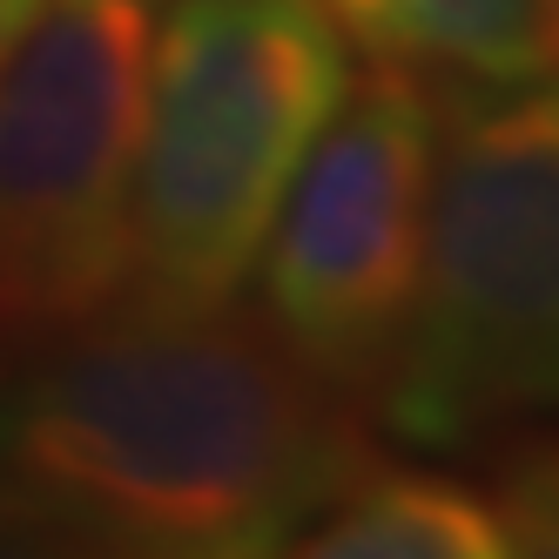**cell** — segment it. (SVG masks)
Listing matches in <instances>:
<instances>
[{
	"instance_id": "obj_7",
	"label": "cell",
	"mask_w": 559,
	"mask_h": 559,
	"mask_svg": "<svg viewBox=\"0 0 559 559\" xmlns=\"http://www.w3.org/2000/svg\"><path fill=\"white\" fill-rule=\"evenodd\" d=\"M378 61L459 82H533L559 68V0H324Z\"/></svg>"
},
{
	"instance_id": "obj_10",
	"label": "cell",
	"mask_w": 559,
	"mask_h": 559,
	"mask_svg": "<svg viewBox=\"0 0 559 559\" xmlns=\"http://www.w3.org/2000/svg\"><path fill=\"white\" fill-rule=\"evenodd\" d=\"M0 546H14V533H8V512H0Z\"/></svg>"
},
{
	"instance_id": "obj_1",
	"label": "cell",
	"mask_w": 559,
	"mask_h": 559,
	"mask_svg": "<svg viewBox=\"0 0 559 559\" xmlns=\"http://www.w3.org/2000/svg\"><path fill=\"white\" fill-rule=\"evenodd\" d=\"M371 459L357 397L229 304L115 297L0 344V512L14 546L290 552Z\"/></svg>"
},
{
	"instance_id": "obj_6",
	"label": "cell",
	"mask_w": 559,
	"mask_h": 559,
	"mask_svg": "<svg viewBox=\"0 0 559 559\" xmlns=\"http://www.w3.org/2000/svg\"><path fill=\"white\" fill-rule=\"evenodd\" d=\"M290 552L304 559H506V533L486 486L371 459L297 533Z\"/></svg>"
},
{
	"instance_id": "obj_2",
	"label": "cell",
	"mask_w": 559,
	"mask_h": 559,
	"mask_svg": "<svg viewBox=\"0 0 559 559\" xmlns=\"http://www.w3.org/2000/svg\"><path fill=\"white\" fill-rule=\"evenodd\" d=\"M344 88L350 34L324 0H163L129 163L122 297L236 304Z\"/></svg>"
},
{
	"instance_id": "obj_9",
	"label": "cell",
	"mask_w": 559,
	"mask_h": 559,
	"mask_svg": "<svg viewBox=\"0 0 559 559\" xmlns=\"http://www.w3.org/2000/svg\"><path fill=\"white\" fill-rule=\"evenodd\" d=\"M27 8H34V0H0V55H8V41H14V27L27 21Z\"/></svg>"
},
{
	"instance_id": "obj_3",
	"label": "cell",
	"mask_w": 559,
	"mask_h": 559,
	"mask_svg": "<svg viewBox=\"0 0 559 559\" xmlns=\"http://www.w3.org/2000/svg\"><path fill=\"white\" fill-rule=\"evenodd\" d=\"M371 397L425 452L559 412V68L438 108L418 290Z\"/></svg>"
},
{
	"instance_id": "obj_8",
	"label": "cell",
	"mask_w": 559,
	"mask_h": 559,
	"mask_svg": "<svg viewBox=\"0 0 559 559\" xmlns=\"http://www.w3.org/2000/svg\"><path fill=\"white\" fill-rule=\"evenodd\" d=\"M486 499L499 512L506 552H539L559 559V425H526L499 431Z\"/></svg>"
},
{
	"instance_id": "obj_4",
	"label": "cell",
	"mask_w": 559,
	"mask_h": 559,
	"mask_svg": "<svg viewBox=\"0 0 559 559\" xmlns=\"http://www.w3.org/2000/svg\"><path fill=\"white\" fill-rule=\"evenodd\" d=\"M163 0H34L0 55V344L129 284V163Z\"/></svg>"
},
{
	"instance_id": "obj_5",
	"label": "cell",
	"mask_w": 559,
	"mask_h": 559,
	"mask_svg": "<svg viewBox=\"0 0 559 559\" xmlns=\"http://www.w3.org/2000/svg\"><path fill=\"white\" fill-rule=\"evenodd\" d=\"M438 108L425 68L378 61L350 74L263 236V324L344 397H371L405 337Z\"/></svg>"
}]
</instances>
